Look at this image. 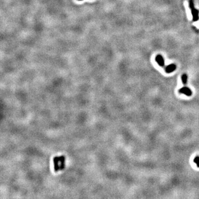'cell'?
<instances>
[{
	"instance_id": "8",
	"label": "cell",
	"mask_w": 199,
	"mask_h": 199,
	"mask_svg": "<svg viewBox=\"0 0 199 199\" xmlns=\"http://www.w3.org/2000/svg\"><path fill=\"white\" fill-rule=\"evenodd\" d=\"M78 1H82V0H78Z\"/></svg>"
},
{
	"instance_id": "4",
	"label": "cell",
	"mask_w": 199,
	"mask_h": 199,
	"mask_svg": "<svg viewBox=\"0 0 199 199\" xmlns=\"http://www.w3.org/2000/svg\"><path fill=\"white\" fill-rule=\"evenodd\" d=\"M156 60L158 64L161 66H164L165 65L164 59L161 55H157L156 57Z\"/></svg>"
},
{
	"instance_id": "7",
	"label": "cell",
	"mask_w": 199,
	"mask_h": 199,
	"mask_svg": "<svg viewBox=\"0 0 199 199\" xmlns=\"http://www.w3.org/2000/svg\"><path fill=\"white\" fill-rule=\"evenodd\" d=\"M194 162L197 165V166L199 168V157H196L194 159Z\"/></svg>"
},
{
	"instance_id": "6",
	"label": "cell",
	"mask_w": 199,
	"mask_h": 199,
	"mask_svg": "<svg viewBox=\"0 0 199 199\" xmlns=\"http://www.w3.org/2000/svg\"><path fill=\"white\" fill-rule=\"evenodd\" d=\"M181 80H182V82L183 84L184 85H186L187 84L188 82V75L186 74H184L182 76H181Z\"/></svg>"
},
{
	"instance_id": "1",
	"label": "cell",
	"mask_w": 199,
	"mask_h": 199,
	"mask_svg": "<svg viewBox=\"0 0 199 199\" xmlns=\"http://www.w3.org/2000/svg\"><path fill=\"white\" fill-rule=\"evenodd\" d=\"M65 158L64 156L56 157L53 159L55 171H58L64 169L65 167Z\"/></svg>"
},
{
	"instance_id": "5",
	"label": "cell",
	"mask_w": 199,
	"mask_h": 199,
	"mask_svg": "<svg viewBox=\"0 0 199 199\" xmlns=\"http://www.w3.org/2000/svg\"><path fill=\"white\" fill-rule=\"evenodd\" d=\"M176 69V66L174 64H171L166 66L165 72L166 73H171L173 72Z\"/></svg>"
},
{
	"instance_id": "2",
	"label": "cell",
	"mask_w": 199,
	"mask_h": 199,
	"mask_svg": "<svg viewBox=\"0 0 199 199\" xmlns=\"http://www.w3.org/2000/svg\"><path fill=\"white\" fill-rule=\"evenodd\" d=\"M189 5L190 9L191 11L193 21L194 22L197 21L199 19V16H198L199 12L197 10H196V9L195 8L193 0H189Z\"/></svg>"
},
{
	"instance_id": "3",
	"label": "cell",
	"mask_w": 199,
	"mask_h": 199,
	"mask_svg": "<svg viewBox=\"0 0 199 199\" xmlns=\"http://www.w3.org/2000/svg\"><path fill=\"white\" fill-rule=\"evenodd\" d=\"M179 91L180 93H181V94H185L188 96H190L192 95L191 90L188 87H183L182 88H181Z\"/></svg>"
}]
</instances>
